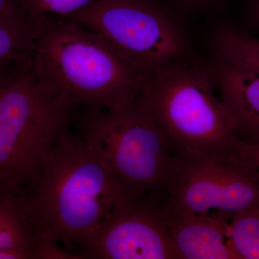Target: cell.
<instances>
[{"mask_svg": "<svg viewBox=\"0 0 259 259\" xmlns=\"http://www.w3.org/2000/svg\"><path fill=\"white\" fill-rule=\"evenodd\" d=\"M0 15H26L22 8L20 0H0Z\"/></svg>", "mask_w": 259, "mask_h": 259, "instance_id": "16", "label": "cell"}, {"mask_svg": "<svg viewBox=\"0 0 259 259\" xmlns=\"http://www.w3.org/2000/svg\"><path fill=\"white\" fill-rule=\"evenodd\" d=\"M78 107L42 84L31 61L19 66L0 92V191L22 193L33 183Z\"/></svg>", "mask_w": 259, "mask_h": 259, "instance_id": "5", "label": "cell"}, {"mask_svg": "<svg viewBox=\"0 0 259 259\" xmlns=\"http://www.w3.org/2000/svg\"><path fill=\"white\" fill-rule=\"evenodd\" d=\"M185 1L189 2V3H204V2L209 1V0H185Z\"/></svg>", "mask_w": 259, "mask_h": 259, "instance_id": "21", "label": "cell"}, {"mask_svg": "<svg viewBox=\"0 0 259 259\" xmlns=\"http://www.w3.org/2000/svg\"><path fill=\"white\" fill-rule=\"evenodd\" d=\"M74 121L90 151L133 198L166 204L178 154L164 130L140 103L120 111L88 109Z\"/></svg>", "mask_w": 259, "mask_h": 259, "instance_id": "4", "label": "cell"}, {"mask_svg": "<svg viewBox=\"0 0 259 259\" xmlns=\"http://www.w3.org/2000/svg\"><path fill=\"white\" fill-rule=\"evenodd\" d=\"M250 15L253 21L259 26V0H254L250 6Z\"/></svg>", "mask_w": 259, "mask_h": 259, "instance_id": "18", "label": "cell"}, {"mask_svg": "<svg viewBox=\"0 0 259 259\" xmlns=\"http://www.w3.org/2000/svg\"><path fill=\"white\" fill-rule=\"evenodd\" d=\"M215 83L214 71L182 58L146 76L140 105L164 130L178 156L221 152L241 141Z\"/></svg>", "mask_w": 259, "mask_h": 259, "instance_id": "3", "label": "cell"}, {"mask_svg": "<svg viewBox=\"0 0 259 259\" xmlns=\"http://www.w3.org/2000/svg\"><path fill=\"white\" fill-rule=\"evenodd\" d=\"M46 15H0V68L31 61Z\"/></svg>", "mask_w": 259, "mask_h": 259, "instance_id": "12", "label": "cell"}, {"mask_svg": "<svg viewBox=\"0 0 259 259\" xmlns=\"http://www.w3.org/2000/svg\"><path fill=\"white\" fill-rule=\"evenodd\" d=\"M214 65L221 97L236 120L238 137L259 145V73L236 69L221 59Z\"/></svg>", "mask_w": 259, "mask_h": 259, "instance_id": "10", "label": "cell"}, {"mask_svg": "<svg viewBox=\"0 0 259 259\" xmlns=\"http://www.w3.org/2000/svg\"><path fill=\"white\" fill-rule=\"evenodd\" d=\"M4 67L0 68V92L5 88V85L8 83L10 78L14 74V72H13L11 74L8 75L7 73L5 72Z\"/></svg>", "mask_w": 259, "mask_h": 259, "instance_id": "20", "label": "cell"}, {"mask_svg": "<svg viewBox=\"0 0 259 259\" xmlns=\"http://www.w3.org/2000/svg\"><path fill=\"white\" fill-rule=\"evenodd\" d=\"M221 59L236 69L259 73V38L238 28L221 30L214 39Z\"/></svg>", "mask_w": 259, "mask_h": 259, "instance_id": "13", "label": "cell"}, {"mask_svg": "<svg viewBox=\"0 0 259 259\" xmlns=\"http://www.w3.org/2000/svg\"><path fill=\"white\" fill-rule=\"evenodd\" d=\"M256 206L259 167L245 141L221 152L178 156L167 210L232 216Z\"/></svg>", "mask_w": 259, "mask_h": 259, "instance_id": "7", "label": "cell"}, {"mask_svg": "<svg viewBox=\"0 0 259 259\" xmlns=\"http://www.w3.org/2000/svg\"><path fill=\"white\" fill-rule=\"evenodd\" d=\"M95 1L96 0H58L51 7L47 15L66 16Z\"/></svg>", "mask_w": 259, "mask_h": 259, "instance_id": "15", "label": "cell"}, {"mask_svg": "<svg viewBox=\"0 0 259 259\" xmlns=\"http://www.w3.org/2000/svg\"><path fill=\"white\" fill-rule=\"evenodd\" d=\"M22 194L40 240L72 253L115 206L134 199L69 127Z\"/></svg>", "mask_w": 259, "mask_h": 259, "instance_id": "1", "label": "cell"}, {"mask_svg": "<svg viewBox=\"0 0 259 259\" xmlns=\"http://www.w3.org/2000/svg\"><path fill=\"white\" fill-rule=\"evenodd\" d=\"M165 209L170 233L184 259H241L230 238L232 216Z\"/></svg>", "mask_w": 259, "mask_h": 259, "instance_id": "9", "label": "cell"}, {"mask_svg": "<svg viewBox=\"0 0 259 259\" xmlns=\"http://www.w3.org/2000/svg\"><path fill=\"white\" fill-rule=\"evenodd\" d=\"M75 253L89 259H184L170 233L165 204L148 197L117 204Z\"/></svg>", "mask_w": 259, "mask_h": 259, "instance_id": "8", "label": "cell"}, {"mask_svg": "<svg viewBox=\"0 0 259 259\" xmlns=\"http://www.w3.org/2000/svg\"><path fill=\"white\" fill-rule=\"evenodd\" d=\"M31 66L42 84L86 110L134 107L146 80L96 32L54 15H46Z\"/></svg>", "mask_w": 259, "mask_h": 259, "instance_id": "2", "label": "cell"}, {"mask_svg": "<svg viewBox=\"0 0 259 259\" xmlns=\"http://www.w3.org/2000/svg\"><path fill=\"white\" fill-rule=\"evenodd\" d=\"M0 259H26L21 253L0 250Z\"/></svg>", "mask_w": 259, "mask_h": 259, "instance_id": "17", "label": "cell"}, {"mask_svg": "<svg viewBox=\"0 0 259 259\" xmlns=\"http://www.w3.org/2000/svg\"><path fill=\"white\" fill-rule=\"evenodd\" d=\"M62 17L103 37L145 78L185 54L180 32L151 0H96Z\"/></svg>", "mask_w": 259, "mask_h": 259, "instance_id": "6", "label": "cell"}, {"mask_svg": "<svg viewBox=\"0 0 259 259\" xmlns=\"http://www.w3.org/2000/svg\"><path fill=\"white\" fill-rule=\"evenodd\" d=\"M0 250L26 259L50 258V248L37 236L22 193L0 191Z\"/></svg>", "mask_w": 259, "mask_h": 259, "instance_id": "11", "label": "cell"}, {"mask_svg": "<svg viewBox=\"0 0 259 259\" xmlns=\"http://www.w3.org/2000/svg\"><path fill=\"white\" fill-rule=\"evenodd\" d=\"M247 144H248L250 156L256 163L257 166L259 167V145L250 144L248 143Z\"/></svg>", "mask_w": 259, "mask_h": 259, "instance_id": "19", "label": "cell"}, {"mask_svg": "<svg viewBox=\"0 0 259 259\" xmlns=\"http://www.w3.org/2000/svg\"><path fill=\"white\" fill-rule=\"evenodd\" d=\"M229 233L233 248L241 259H259V206L234 213Z\"/></svg>", "mask_w": 259, "mask_h": 259, "instance_id": "14", "label": "cell"}]
</instances>
